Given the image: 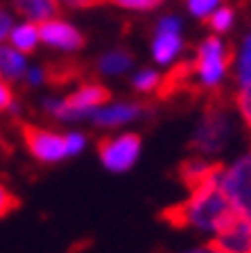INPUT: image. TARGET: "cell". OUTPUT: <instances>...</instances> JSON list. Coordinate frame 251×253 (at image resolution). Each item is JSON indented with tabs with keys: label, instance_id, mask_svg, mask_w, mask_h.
I'll list each match as a JSON object with an SVG mask.
<instances>
[{
	"label": "cell",
	"instance_id": "cell-1",
	"mask_svg": "<svg viewBox=\"0 0 251 253\" xmlns=\"http://www.w3.org/2000/svg\"><path fill=\"white\" fill-rule=\"evenodd\" d=\"M161 217L174 228H195L215 237L226 226H231L233 219L240 215L231 206L229 197L224 195L220 179H215L190 190L188 199L165 208Z\"/></svg>",
	"mask_w": 251,
	"mask_h": 253
},
{
	"label": "cell",
	"instance_id": "cell-2",
	"mask_svg": "<svg viewBox=\"0 0 251 253\" xmlns=\"http://www.w3.org/2000/svg\"><path fill=\"white\" fill-rule=\"evenodd\" d=\"M231 133L229 122V106H226L224 93H213L204 109V116L197 125V131L193 138V149L199 154H215L224 147L226 138Z\"/></svg>",
	"mask_w": 251,
	"mask_h": 253
},
{
	"label": "cell",
	"instance_id": "cell-3",
	"mask_svg": "<svg viewBox=\"0 0 251 253\" xmlns=\"http://www.w3.org/2000/svg\"><path fill=\"white\" fill-rule=\"evenodd\" d=\"M231 63V52L217 37H208L197 47V57L193 61L195 84L197 90H213L222 82Z\"/></svg>",
	"mask_w": 251,
	"mask_h": 253
},
{
	"label": "cell",
	"instance_id": "cell-4",
	"mask_svg": "<svg viewBox=\"0 0 251 253\" xmlns=\"http://www.w3.org/2000/svg\"><path fill=\"white\" fill-rule=\"evenodd\" d=\"M111 100V90L98 82H86L77 86L68 97L54 102H46V109L59 120H75V118L86 116L89 111H95L104 106Z\"/></svg>",
	"mask_w": 251,
	"mask_h": 253
},
{
	"label": "cell",
	"instance_id": "cell-5",
	"mask_svg": "<svg viewBox=\"0 0 251 253\" xmlns=\"http://www.w3.org/2000/svg\"><path fill=\"white\" fill-rule=\"evenodd\" d=\"M220 185L238 215L251 221V152L224 168Z\"/></svg>",
	"mask_w": 251,
	"mask_h": 253
},
{
	"label": "cell",
	"instance_id": "cell-6",
	"mask_svg": "<svg viewBox=\"0 0 251 253\" xmlns=\"http://www.w3.org/2000/svg\"><path fill=\"white\" fill-rule=\"evenodd\" d=\"M21 133L25 140V147L41 163H59L61 158L70 156L66 133L50 131V129H43L37 125H21Z\"/></svg>",
	"mask_w": 251,
	"mask_h": 253
},
{
	"label": "cell",
	"instance_id": "cell-7",
	"mask_svg": "<svg viewBox=\"0 0 251 253\" xmlns=\"http://www.w3.org/2000/svg\"><path fill=\"white\" fill-rule=\"evenodd\" d=\"M141 145L143 140L138 133L106 136L98 142V154L106 169H111V172H127L138 161Z\"/></svg>",
	"mask_w": 251,
	"mask_h": 253
},
{
	"label": "cell",
	"instance_id": "cell-8",
	"mask_svg": "<svg viewBox=\"0 0 251 253\" xmlns=\"http://www.w3.org/2000/svg\"><path fill=\"white\" fill-rule=\"evenodd\" d=\"M39 39L48 45L66 50V52H75L84 45L82 32L61 18H48V21L39 23Z\"/></svg>",
	"mask_w": 251,
	"mask_h": 253
},
{
	"label": "cell",
	"instance_id": "cell-9",
	"mask_svg": "<svg viewBox=\"0 0 251 253\" xmlns=\"http://www.w3.org/2000/svg\"><path fill=\"white\" fill-rule=\"evenodd\" d=\"M181 25H179L177 18L167 16L158 23L156 27V37H154L152 43V54L156 59V63H170L181 50Z\"/></svg>",
	"mask_w": 251,
	"mask_h": 253
},
{
	"label": "cell",
	"instance_id": "cell-10",
	"mask_svg": "<svg viewBox=\"0 0 251 253\" xmlns=\"http://www.w3.org/2000/svg\"><path fill=\"white\" fill-rule=\"evenodd\" d=\"M222 172H224V165L208 163L204 158H188V161H183V163L179 165V179L188 185L190 190H195L201 183L220 179Z\"/></svg>",
	"mask_w": 251,
	"mask_h": 253
},
{
	"label": "cell",
	"instance_id": "cell-11",
	"mask_svg": "<svg viewBox=\"0 0 251 253\" xmlns=\"http://www.w3.org/2000/svg\"><path fill=\"white\" fill-rule=\"evenodd\" d=\"M213 240L226 253H251V221L245 217H236L233 224L226 226Z\"/></svg>",
	"mask_w": 251,
	"mask_h": 253
},
{
	"label": "cell",
	"instance_id": "cell-12",
	"mask_svg": "<svg viewBox=\"0 0 251 253\" xmlns=\"http://www.w3.org/2000/svg\"><path fill=\"white\" fill-rule=\"evenodd\" d=\"M145 111L143 104H136V102H122V104H111V106H104V109L95 111L93 116V122L98 126H120V125H127L131 122L134 118H138Z\"/></svg>",
	"mask_w": 251,
	"mask_h": 253
},
{
	"label": "cell",
	"instance_id": "cell-13",
	"mask_svg": "<svg viewBox=\"0 0 251 253\" xmlns=\"http://www.w3.org/2000/svg\"><path fill=\"white\" fill-rule=\"evenodd\" d=\"M14 7L30 23H43L48 18H57L61 0H14Z\"/></svg>",
	"mask_w": 251,
	"mask_h": 253
},
{
	"label": "cell",
	"instance_id": "cell-14",
	"mask_svg": "<svg viewBox=\"0 0 251 253\" xmlns=\"http://www.w3.org/2000/svg\"><path fill=\"white\" fill-rule=\"evenodd\" d=\"M9 41H11V47H16L18 52L23 54H32L37 50V43L41 41L39 39V25L37 23H23V25L14 27L9 32Z\"/></svg>",
	"mask_w": 251,
	"mask_h": 253
},
{
	"label": "cell",
	"instance_id": "cell-15",
	"mask_svg": "<svg viewBox=\"0 0 251 253\" xmlns=\"http://www.w3.org/2000/svg\"><path fill=\"white\" fill-rule=\"evenodd\" d=\"M0 75L5 79H18L25 75V54L16 47L0 45Z\"/></svg>",
	"mask_w": 251,
	"mask_h": 253
},
{
	"label": "cell",
	"instance_id": "cell-16",
	"mask_svg": "<svg viewBox=\"0 0 251 253\" xmlns=\"http://www.w3.org/2000/svg\"><path fill=\"white\" fill-rule=\"evenodd\" d=\"M131 66H134V57L127 50H111L98 63V68L102 75H122Z\"/></svg>",
	"mask_w": 251,
	"mask_h": 253
},
{
	"label": "cell",
	"instance_id": "cell-17",
	"mask_svg": "<svg viewBox=\"0 0 251 253\" xmlns=\"http://www.w3.org/2000/svg\"><path fill=\"white\" fill-rule=\"evenodd\" d=\"M79 75V66L73 61H61V63H50L48 68H43V79L54 86H63L73 82Z\"/></svg>",
	"mask_w": 251,
	"mask_h": 253
},
{
	"label": "cell",
	"instance_id": "cell-18",
	"mask_svg": "<svg viewBox=\"0 0 251 253\" xmlns=\"http://www.w3.org/2000/svg\"><path fill=\"white\" fill-rule=\"evenodd\" d=\"M236 79H238V86H245L251 82V34L242 41L240 52H238Z\"/></svg>",
	"mask_w": 251,
	"mask_h": 253
},
{
	"label": "cell",
	"instance_id": "cell-19",
	"mask_svg": "<svg viewBox=\"0 0 251 253\" xmlns=\"http://www.w3.org/2000/svg\"><path fill=\"white\" fill-rule=\"evenodd\" d=\"M208 25L215 34H224L233 25V9L231 7H217L213 14L208 16Z\"/></svg>",
	"mask_w": 251,
	"mask_h": 253
},
{
	"label": "cell",
	"instance_id": "cell-20",
	"mask_svg": "<svg viewBox=\"0 0 251 253\" xmlns=\"http://www.w3.org/2000/svg\"><path fill=\"white\" fill-rule=\"evenodd\" d=\"M158 84H161V75L154 70H143L134 77V90L136 93H156Z\"/></svg>",
	"mask_w": 251,
	"mask_h": 253
},
{
	"label": "cell",
	"instance_id": "cell-21",
	"mask_svg": "<svg viewBox=\"0 0 251 253\" xmlns=\"http://www.w3.org/2000/svg\"><path fill=\"white\" fill-rule=\"evenodd\" d=\"M236 106H238V111H240V116H242V120H245L247 129L251 131V82L238 88Z\"/></svg>",
	"mask_w": 251,
	"mask_h": 253
},
{
	"label": "cell",
	"instance_id": "cell-22",
	"mask_svg": "<svg viewBox=\"0 0 251 253\" xmlns=\"http://www.w3.org/2000/svg\"><path fill=\"white\" fill-rule=\"evenodd\" d=\"M18 204H21L18 197H16L5 183H0V219L7 217L9 212H14L16 208H18Z\"/></svg>",
	"mask_w": 251,
	"mask_h": 253
},
{
	"label": "cell",
	"instance_id": "cell-23",
	"mask_svg": "<svg viewBox=\"0 0 251 253\" xmlns=\"http://www.w3.org/2000/svg\"><path fill=\"white\" fill-rule=\"evenodd\" d=\"M217 7H220V0H188L190 14H195L197 18H208Z\"/></svg>",
	"mask_w": 251,
	"mask_h": 253
},
{
	"label": "cell",
	"instance_id": "cell-24",
	"mask_svg": "<svg viewBox=\"0 0 251 253\" xmlns=\"http://www.w3.org/2000/svg\"><path fill=\"white\" fill-rule=\"evenodd\" d=\"M106 2H113V5H118V7L134 9V11H147V9L158 7L163 0H106Z\"/></svg>",
	"mask_w": 251,
	"mask_h": 253
},
{
	"label": "cell",
	"instance_id": "cell-25",
	"mask_svg": "<svg viewBox=\"0 0 251 253\" xmlns=\"http://www.w3.org/2000/svg\"><path fill=\"white\" fill-rule=\"evenodd\" d=\"M179 253H226V251L215 242V240H210V242H206V244H197V247H190V249L179 251Z\"/></svg>",
	"mask_w": 251,
	"mask_h": 253
},
{
	"label": "cell",
	"instance_id": "cell-26",
	"mask_svg": "<svg viewBox=\"0 0 251 253\" xmlns=\"http://www.w3.org/2000/svg\"><path fill=\"white\" fill-rule=\"evenodd\" d=\"M11 102H14V93H11L9 84H7L5 79H0V111L9 109Z\"/></svg>",
	"mask_w": 251,
	"mask_h": 253
},
{
	"label": "cell",
	"instance_id": "cell-27",
	"mask_svg": "<svg viewBox=\"0 0 251 253\" xmlns=\"http://www.w3.org/2000/svg\"><path fill=\"white\" fill-rule=\"evenodd\" d=\"M11 30H14V25H11V16L0 7V43L5 41V39H9Z\"/></svg>",
	"mask_w": 251,
	"mask_h": 253
},
{
	"label": "cell",
	"instance_id": "cell-28",
	"mask_svg": "<svg viewBox=\"0 0 251 253\" xmlns=\"http://www.w3.org/2000/svg\"><path fill=\"white\" fill-rule=\"evenodd\" d=\"M68 136V154L73 156V154H79L82 152V147H84V136L82 133H66Z\"/></svg>",
	"mask_w": 251,
	"mask_h": 253
},
{
	"label": "cell",
	"instance_id": "cell-29",
	"mask_svg": "<svg viewBox=\"0 0 251 253\" xmlns=\"http://www.w3.org/2000/svg\"><path fill=\"white\" fill-rule=\"evenodd\" d=\"M104 2H106V0H104Z\"/></svg>",
	"mask_w": 251,
	"mask_h": 253
}]
</instances>
